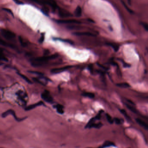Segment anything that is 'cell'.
Returning <instances> with one entry per match:
<instances>
[{"label":"cell","mask_w":148,"mask_h":148,"mask_svg":"<svg viewBox=\"0 0 148 148\" xmlns=\"http://www.w3.org/2000/svg\"><path fill=\"white\" fill-rule=\"evenodd\" d=\"M13 115V117L15 118L17 121H21L22 119H19L17 117V116L16 115L15 113V112L13 111V110L12 109H9L7 111H5L4 113L2 114V117L3 118H5L7 117V115Z\"/></svg>","instance_id":"5b68a950"},{"label":"cell","mask_w":148,"mask_h":148,"mask_svg":"<svg viewBox=\"0 0 148 148\" xmlns=\"http://www.w3.org/2000/svg\"><path fill=\"white\" fill-rule=\"evenodd\" d=\"M0 61H7V59L6 57H5L2 54L0 53Z\"/></svg>","instance_id":"484cf974"},{"label":"cell","mask_w":148,"mask_h":148,"mask_svg":"<svg viewBox=\"0 0 148 148\" xmlns=\"http://www.w3.org/2000/svg\"><path fill=\"white\" fill-rule=\"evenodd\" d=\"M4 10H5V11H7V12H8L9 13H11V14H13V13H12V12L11 11V10H10V9H8V8H4Z\"/></svg>","instance_id":"f1b7e54d"},{"label":"cell","mask_w":148,"mask_h":148,"mask_svg":"<svg viewBox=\"0 0 148 148\" xmlns=\"http://www.w3.org/2000/svg\"><path fill=\"white\" fill-rule=\"evenodd\" d=\"M142 25L143 26L144 28L145 29L146 31H148V25L147 24H146V23H142Z\"/></svg>","instance_id":"4316f807"},{"label":"cell","mask_w":148,"mask_h":148,"mask_svg":"<svg viewBox=\"0 0 148 148\" xmlns=\"http://www.w3.org/2000/svg\"><path fill=\"white\" fill-rule=\"evenodd\" d=\"M41 98L45 101L48 103H52L53 101V98L51 96L50 92L47 90H45L42 94Z\"/></svg>","instance_id":"277c9868"},{"label":"cell","mask_w":148,"mask_h":148,"mask_svg":"<svg viewBox=\"0 0 148 148\" xmlns=\"http://www.w3.org/2000/svg\"><path fill=\"white\" fill-rule=\"evenodd\" d=\"M121 2H122V4L124 6V7H125L126 8V9L127 10V11H128L130 13H133V11H132L131 10L128 8V7L127 6L126 4L124 2V1H123L122 0H121Z\"/></svg>","instance_id":"cb8c5ba5"},{"label":"cell","mask_w":148,"mask_h":148,"mask_svg":"<svg viewBox=\"0 0 148 148\" xmlns=\"http://www.w3.org/2000/svg\"><path fill=\"white\" fill-rule=\"evenodd\" d=\"M116 86L118 87H120L122 88H127L130 87V86L128 84V83H117L116 84Z\"/></svg>","instance_id":"2e32d148"},{"label":"cell","mask_w":148,"mask_h":148,"mask_svg":"<svg viewBox=\"0 0 148 148\" xmlns=\"http://www.w3.org/2000/svg\"><path fill=\"white\" fill-rule=\"evenodd\" d=\"M135 120H136V121L137 123L139 124L140 126L144 128H145L146 130H148V125L145 122L143 121L142 120H141V119H139V118H137V119H136Z\"/></svg>","instance_id":"ba28073f"},{"label":"cell","mask_w":148,"mask_h":148,"mask_svg":"<svg viewBox=\"0 0 148 148\" xmlns=\"http://www.w3.org/2000/svg\"><path fill=\"white\" fill-rule=\"evenodd\" d=\"M57 55H53L51 56H44V57H38L37 58H35L33 60V62L34 63V64H36L37 63V64H39V63H44L48 61L52 60V59H55L57 57Z\"/></svg>","instance_id":"7a4b0ae2"},{"label":"cell","mask_w":148,"mask_h":148,"mask_svg":"<svg viewBox=\"0 0 148 148\" xmlns=\"http://www.w3.org/2000/svg\"><path fill=\"white\" fill-rule=\"evenodd\" d=\"M102 126V124L101 122H99L98 123H95L94 122L91 124L88 128H100Z\"/></svg>","instance_id":"9a60e30c"},{"label":"cell","mask_w":148,"mask_h":148,"mask_svg":"<svg viewBox=\"0 0 148 148\" xmlns=\"http://www.w3.org/2000/svg\"><path fill=\"white\" fill-rule=\"evenodd\" d=\"M128 0V2L129 3H130V0Z\"/></svg>","instance_id":"4dcf8cb0"},{"label":"cell","mask_w":148,"mask_h":148,"mask_svg":"<svg viewBox=\"0 0 148 148\" xmlns=\"http://www.w3.org/2000/svg\"><path fill=\"white\" fill-rule=\"evenodd\" d=\"M35 2L38 4L45 5L52 8L53 10H56L57 7V4L54 0H33Z\"/></svg>","instance_id":"6da1fadb"},{"label":"cell","mask_w":148,"mask_h":148,"mask_svg":"<svg viewBox=\"0 0 148 148\" xmlns=\"http://www.w3.org/2000/svg\"><path fill=\"white\" fill-rule=\"evenodd\" d=\"M57 22L61 24H80L81 22L78 20L74 19H70V20H57Z\"/></svg>","instance_id":"52a82bcc"},{"label":"cell","mask_w":148,"mask_h":148,"mask_svg":"<svg viewBox=\"0 0 148 148\" xmlns=\"http://www.w3.org/2000/svg\"><path fill=\"white\" fill-rule=\"evenodd\" d=\"M44 35H42L41 37L40 38V39H39V41L40 43H43V41H44Z\"/></svg>","instance_id":"83f0119b"},{"label":"cell","mask_w":148,"mask_h":148,"mask_svg":"<svg viewBox=\"0 0 148 148\" xmlns=\"http://www.w3.org/2000/svg\"><path fill=\"white\" fill-rule=\"evenodd\" d=\"M82 9H81V7L77 6L75 9L74 13H75V15L76 17H79L82 15Z\"/></svg>","instance_id":"4fadbf2b"},{"label":"cell","mask_w":148,"mask_h":148,"mask_svg":"<svg viewBox=\"0 0 148 148\" xmlns=\"http://www.w3.org/2000/svg\"><path fill=\"white\" fill-rule=\"evenodd\" d=\"M82 96L84 97H86L88 98H90V99H94L95 97V95L94 94L92 93H89V92H85L83 94H82Z\"/></svg>","instance_id":"5bb4252c"},{"label":"cell","mask_w":148,"mask_h":148,"mask_svg":"<svg viewBox=\"0 0 148 148\" xmlns=\"http://www.w3.org/2000/svg\"><path fill=\"white\" fill-rule=\"evenodd\" d=\"M43 104V102H42V101H40L39 102H37L35 104H34L31 105L30 106H29L28 107H27L26 108H25V110H30L31 109H32L35 108L36 107H37L40 106H41Z\"/></svg>","instance_id":"9c48e42d"},{"label":"cell","mask_w":148,"mask_h":148,"mask_svg":"<svg viewBox=\"0 0 148 148\" xmlns=\"http://www.w3.org/2000/svg\"><path fill=\"white\" fill-rule=\"evenodd\" d=\"M13 1L16 3H17V4H21V3H22L20 1H19V0H13Z\"/></svg>","instance_id":"f546056e"},{"label":"cell","mask_w":148,"mask_h":148,"mask_svg":"<svg viewBox=\"0 0 148 148\" xmlns=\"http://www.w3.org/2000/svg\"><path fill=\"white\" fill-rule=\"evenodd\" d=\"M125 105H126V107H127V108H128V109H129L130 111H132V112L135 113H137V110H136V109H135L134 107H132L131 106L129 105L127 103H125Z\"/></svg>","instance_id":"44dd1931"},{"label":"cell","mask_w":148,"mask_h":148,"mask_svg":"<svg viewBox=\"0 0 148 148\" xmlns=\"http://www.w3.org/2000/svg\"><path fill=\"white\" fill-rule=\"evenodd\" d=\"M72 67V66H66V67H63L59 68H55L51 70V72L53 74H59L61 72H63L64 71H65L68 69L71 68Z\"/></svg>","instance_id":"8992f818"},{"label":"cell","mask_w":148,"mask_h":148,"mask_svg":"<svg viewBox=\"0 0 148 148\" xmlns=\"http://www.w3.org/2000/svg\"><path fill=\"white\" fill-rule=\"evenodd\" d=\"M109 46H111V47H112V48H113L115 52H117L118 50H119V46L117 44L115 43H110L109 44Z\"/></svg>","instance_id":"ffe728a7"},{"label":"cell","mask_w":148,"mask_h":148,"mask_svg":"<svg viewBox=\"0 0 148 148\" xmlns=\"http://www.w3.org/2000/svg\"><path fill=\"white\" fill-rule=\"evenodd\" d=\"M18 75L20 76L23 79L24 81H26L27 83H30V84H31V83H32L31 81L29 80V79L28 78H27L26 76H25L24 74H20V73H19V72H18Z\"/></svg>","instance_id":"ac0fdd59"},{"label":"cell","mask_w":148,"mask_h":148,"mask_svg":"<svg viewBox=\"0 0 148 148\" xmlns=\"http://www.w3.org/2000/svg\"><path fill=\"white\" fill-rule=\"evenodd\" d=\"M120 112L122 114L124 115L125 117L126 118V119L128 120H130V118L129 117V116L128 115L127 113H126V111L124 109H120Z\"/></svg>","instance_id":"d6986e66"},{"label":"cell","mask_w":148,"mask_h":148,"mask_svg":"<svg viewBox=\"0 0 148 148\" xmlns=\"http://www.w3.org/2000/svg\"><path fill=\"white\" fill-rule=\"evenodd\" d=\"M59 14L61 17H67L70 16V14L69 13V12L68 13L67 11L62 10L59 11Z\"/></svg>","instance_id":"e0dca14e"},{"label":"cell","mask_w":148,"mask_h":148,"mask_svg":"<svg viewBox=\"0 0 148 148\" xmlns=\"http://www.w3.org/2000/svg\"><path fill=\"white\" fill-rule=\"evenodd\" d=\"M110 146H115V145L114 143L111 141H105L103 144H102V146H100V148H106Z\"/></svg>","instance_id":"8fae6325"},{"label":"cell","mask_w":148,"mask_h":148,"mask_svg":"<svg viewBox=\"0 0 148 148\" xmlns=\"http://www.w3.org/2000/svg\"><path fill=\"white\" fill-rule=\"evenodd\" d=\"M0 45H2V46H3L12 47V46L10 44L7 43L6 42H5V41H4V40H3L1 39L0 38Z\"/></svg>","instance_id":"7402d4cb"},{"label":"cell","mask_w":148,"mask_h":148,"mask_svg":"<svg viewBox=\"0 0 148 148\" xmlns=\"http://www.w3.org/2000/svg\"><path fill=\"white\" fill-rule=\"evenodd\" d=\"M106 118H107V120L108 121V122H109L110 124H113V119H112V118L111 117V116L109 115V114H106Z\"/></svg>","instance_id":"603a6c76"},{"label":"cell","mask_w":148,"mask_h":148,"mask_svg":"<svg viewBox=\"0 0 148 148\" xmlns=\"http://www.w3.org/2000/svg\"><path fill=\"white\" fill-rule=\"evenodd\" d=\"M113 121H114L115 123V124L119 125L121 123V120L120 119L117 118H114L113 119Z\"/></svg>","instance_id":"d4e9b609"},{"label":"cell","mask_w":148,"mask_h":148,"mask_svg":"<svg viewBox=\"0 0 148 148\" xmlns=\"http://www.w3.org/2000/svg\"><path fill=\"white\" fill-rule=\"evenodd\" d=\"M54 107L57 109V112L58 113L61 114H63L64 113V111H63L64 107L62 105L57 104Z\"/></svg>","instance_id":"7c38bea8"},{"label":"cell","mask_w":148,"mask_h":148,"mask_svg":"<svg viewBox=\"0 0 148 148\" xmlns=\"http://www.w3.org/2000/svg\"><path fill=\"white\" fill-rule=\"evenodd\" d=\"M74 34L76 36H86L89 37L95 36V35L94 34L89 32H76L74 33Z\"/></svg>","instance_id":"30bf717a"},{"label":"cell","mask_w":148,"mask_h":148,"mask_svg":"<svg viewBox=\"0 0 148 148\" xmlns=\"http://www.w3.org/2000/svg\"><path fill=\"white\" fill-rule=\"evenodd\" d=\"M0 32L4 37L8 40L13 39L15 37V34L12 32L5 29H1Z\"/></svg>","instance_id":"3957f363"}]
</instances>
